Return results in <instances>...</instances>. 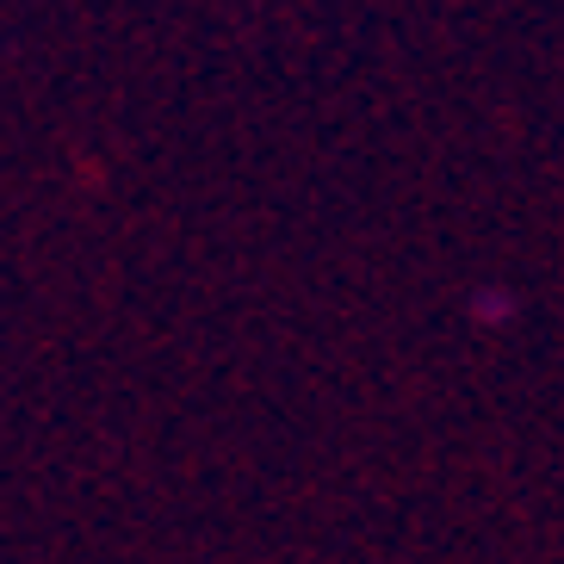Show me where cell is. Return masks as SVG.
Instances as JSON below:
<instances>
[{
  "instance_id": "cell-1",
  "label": "cell",
  "mask_w": 564,
  "mask_h": 564,
  "mask_svg": "<svg viewBox=\"0 0 564 564\" xmlns=\"http://www.w3.org/2000/svg\"><path fill=\"white\" fill-rule=\"evenodd\" d=\"M471 323H484V329H502V323H514V299L502 292V285H484V292H471Z\"/></svg>"
}]
</instances>
